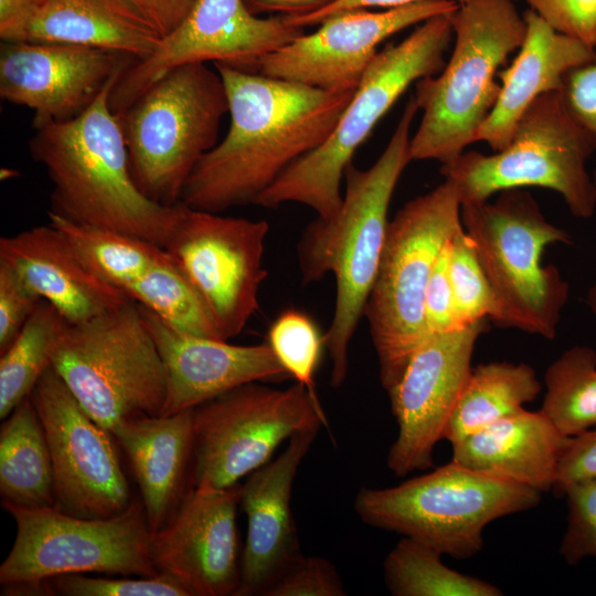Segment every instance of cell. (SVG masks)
Segmentation results:
<instances>
[{"instance_id": "5bb4252c", "label": "cell", "mask_w": 596, "mask_h": 596, "mask_svg": "<svg viewBox=\"0 0 596 596\" xmlns=\"http://www.w3.org/2000/svg\"><path fill=\"white\" fill-rule=\"evenodd\" d=\"M264 220L223 216L180 202L164 248L206 308L222 340L237 337L259 309L267 277Z\"/></svg>"}, {"instance_id": "ffe728a7", "label": "cell", "mask_w": 596, "mask_h": 596, "mask_svg": "<svg viewBox=\"0 0 596 596\" xmlns=\"http://www.w3.org/2000/svg\"><path fill=\"white\" fill-rule=\"evenodd\" d=\"M135 61L119 52L77 44L2 42L0 96L32 109L34 129L71 120Z\"/></svg>"}, {"instance_id": "30bf717a", "label": "cell", "mask_w": 596, "mask_h": 596, "mask_svg": "<svg viewBox=\"0 0 596 596\" xmlns=\"http://www.w3.org/2000/svg\"><path fill=\"white\" fill-rule=\"evenodd\" d=\"M595 138L574 118L562 92H550L520 118L510 142L492 155L464 151L441 164L461 205L488 201L509 189L540 187L557 192L571 214L590 219L596 211V184L586 161Z\"/></svg>"}, {"instance_id": "4dcf8cb0", "label": "cell", "mask_w": 596, "mask_h": 596, "mask_svg": "<svg viewBox=\"0 0 596 596\" xmlns=\"http://www.w3.org/2000/svg\"><path fill=\"white\" fill-rule=\"evenodd\" d=\"M49 217L50 223L70 238L89 266L124 292L170 256L164 247L141 237L76 223L52 212H49Z\"/></svg>"}, {"instance_id": "836d02e7", "label": "cell", "mask_w": 596, "mask_h": 596, "mask_svg": "<svg viewBox=\"0 0 596 596\" xmlns=\"http://www.w3.org/2000/svg\"><path fill=\"white\" fill-rule=\"evenodd\" d=\"M125 292L178 330L222 340L206 308L171 255Z\"/></svg>"}, {"instance_id": "7402d4cb", "label": "cell", "mask_w": 596, "mask_h": 596, "mask_svg": "<svg viewBox=\"0 0 596 596\" xmlns=\"http://www.w3.org/2000/svg\"><path fill=\"white\" fill-rule=\"evenodd\" d=\"M139 307L167 372V396L160 415L194 408L247 383L288 375L268 343L237 345L187 333Z\"/></svg>"}, {"instance_id": "9a60e30c", "label": "cell", "mask_w": 596, "mask_h": 596, "mask_svg": "<svg viewBox=\"0 0 596 596\" xmlns=\"http://www.w3.org/2000/svg\"><path fill=\"white\" fill-rule=\"evenodd\" d=\"M284 17H259L243 0H196L182 22L146 58L119 76L109 95L119 115L171 70L207 62L256 73L267 55L305 33Z\"/></svg>"}, {"instance_id": "d590c367", "label": "cell", "mask_w": 596, "mask_h": 596, "mask_svg": "<svg viewBox=\"0 0 596 596\" xmlns=\"http://www.w3.org/2000/svg\"><path fill=\"white\" fill-rule=\"evenodd\" d=\"M267 339L268 345L287 374L302 384L319 402L315 374L326 339L312 319L299 310H285L270 324Z\"/></svg>"}, {"instance_id": "ba28073f", "label": "cell", "mask_w": 596, "mask_h": 596, "mask_svg": "<svg viewBox=\"0 0 596 596\" xmlns=\"http://www.w3.org/2000/svg\"><path fill=\"white\" fill-rule=\"evenodd\" d=\"M542 492L451 459L386 488H362L354 509L368 525L430 545L457 560L483 547L485 528L536 507Z\"/></svg>"}, {"instance_id": "7c38bea8", "label": "cell", "mask_w": 596, "mask_h": 596, "mask_svg": "<svg viewBox=\"0 0 596 596\" xmlns=\"http://www.w3.org/2000/svg\"><path fill=\"white\" fill-rule=\"evenodd\" d=\"M17 533L0 565V584L44 581L65 574L147 577L159 574L150 554L152 531L143 504L134 500L108 518H82L55 505H2Z\"/></svg>"}, {"instance_id": "d6a6232c", "label": "cell", "mask_w": 596, "mask_h": 596, "mask_svg": "<svg viewBox=\"0 0 596 596\" xmlns=\"http://www.w3.org/2000/svg\"><path fill=\"white\" fill-rule=\"evenodd\" d=\"M67 321L50 302L36 308L0 359V418H6L29 397L51 366L61 332Z\"/></svg>"}, {"instance_id": "60d3db41", "label": "cell", "mask_w": 596, "mask_h": 596, "mask_svg": "<svg viewBox=\"0 0 596 596\" xmlns=\"http://www.w3.org/2000/svg\"><path fill=\"white\" fill-rule=\"evenodd\" d=\"M40 301L18 272L0 260V353L14 340Z\"/></svg>"}, {"instance_id": "3957f363", "label": "cell", "mask_w": 596, "mask_h": 596, "mask_svg": "<svg viewBox=\"0 0 596 596\" xmlns=\"http://www.w3.org/2000/svg\"><path fill=\"white\" fill-rule=\"evenodd\" d=\"M120 71L77 117L35 128L31 157L52 183L51 210L70 221L115 230L164 247L180 210L137 187L121 125L109 105Z\"/></svg>"}, {"instance_id": "603a6c76", "label": "cell", "mask_w": 596, "mask_h": 596, "mask_svg": "<svg viewBox=\"0 0 596 596\" xmlns=\"http://www.w3.org/2000/svg\"><path fill=\"white\" fill-rule=\"evenodd\" d=\"M0 260L13 267L68 323L89 320L131 301L92 268L70 238L51 223L2 236Z\"/></svg>"}, {"instance_id": "f35d334b", "label": "cell", "mask_w": 596, "mask_h": 596, "mask_svg": "<svg viewBox=\"0 0 596 596\" xmlns=\"http://www.w3.org/2000/svg\"><path fill=\"white\" fill-rule=\"evenodd\" d=\"M345 589L336 567L319 556L298 557L266 596H344Z\"/></svg>"}, {"instance_id": "ee69618b", "label": "cell", "mask_w": 596, "mask_h": 596, "mask_svg": "<svg viewBox=\"0 0 596 596\" xmlns=\"http://www.w3.org/2000/svg\"><path fill=\"white\" fill-rule=\"evenodd\" d=\"M596 477V427L570 439L561 458L553 492L561 496L575 481Z\"/></svg>"}, {"instance_id": "484cf974", "label": "cell", "mask_w": 596, "mask_h": 596, "mask_svg": "<svg viewBox=\"0 0 596 596\" xmlns=\"http://www.w3.org/2000/svg\"><path fill=\"white\" fill-rule=\"evenodd\" d=\"M570 439L540 409L524 408L451 445V459L543 493L553 490Z\"/></svg>"}, {"instance_id": "e575fe53", "label": "cell", "mask_w": 596, "mask_h": 596, "mask_svg": "<svg viewBox=\"0 0 596 596\" xmlns=\"http://www.w3.org/2000/svg\"><path fill=\"white\" fill-rule=\"evenodd\" d=\"M448 273L458 328L481 319L492 321L497 313L496 297L464 226L449 241Z\"/></svg>"}, {"instance_id": "4316f807", "label": "cell", "mask_w": 596, "mask_h": 596, "mask_svg": "<svg viewBox=\"0 0 596 596\" xmlns=\"http://www.w3.org/2000/svg\"><path fill=\"white\" fill-rule=\"evenodd\" d=\"M161 39L129 0H40L26 41L104 49L139 61Z\"/></svg>"}, {"instance_id": "b9f144b4", "label": "cell", "mask_w": 596, "mask_h": 596, "mask_svg": "<svg viewBox=\"0 0 596 596\" xmlns=\"http://www.w3.org/2000/svg\"><path fill=\"white\" fill-rule=\"evenodd\" d=\"M449 241L435 264L426 289L425 320L429 334L443 333L458 328L448 273Z\"/></svg>"}, {"instance_id": "52a82bcc", "label": "cell", "mask_w": 596, "mask_h": 596, "mask_svg": "<svg viewBox=\"0 0 596 596\" xmlns=\"http://www.w3.org/2000/svg\"><path fill=\"white\" fill-rule=\"evenodd\" d=\"M461 223L496 297L492 321L554 339L570 286L554 265H542V255L553 244H570L571 235L549 222L524 189L461 205Z\"/></svg>"}, {"instance_id": "f6af8a7d", "label": "cell", "mask_w": 596, "mask_h": 596, "mask_svg": "<svg viewBox=\"0 0 596 596\" xmlns=\"http://www.w3.org/2000/svg\"><path fill=\"white\" fill-rule=\"evenodd\" d=\"M163 38L187 17L196 0H129Z\"/></svg>"}, {"instance_id": "2e32d148", "label": "cell", "mask_w": 596, "mask_h": 596, "mask_svg": "<svg viewBox=\"0 0 596 596\" xmlns=\"http://www.w3.org/2000/svg\"><path fill=\"white\" fill-rule=\"evenodd\" d=\"M49 445L55 507L82 518H108L131 503L113 435L81 406L50 366L30 394Z\"/></svg>"}, {"instance_id": "e0dca14e", "label": "cell", "mask_w": 596, "mask_h": 596, "mask_svg": "<svg viewBox=\"0 0 596 596\" xmlns=\"http://www.w3.org/2000/svg\"><path fill=\"white\" fill-rule=\"evenodd\" d=\"M489 319L430 334L387 393L397 436L386 464L398 477L433 467V454L471 372V359Z\"/></svg>"}, {"instance_id": "ac0fdd59", "label": "cell", "mask_w": 596, "mask_h": 596, "mask_svg": "<svg viewBox=\"0 0 596 596\" xmlns=\"http://www.w3.org/2000/svg\"><path fill=\"white\" fill-rule=\"evenodd\" d=\"M458 7L456 0H418L380 11L339 12L264 57L256 73L326 91H355L383 41Z\"/></svg>"}, {"instance_id": "bcb514c9", "label": "cell", "mask_w": 596, "mask_h": 596, "mask_svg": "<svg viewBox=\"0 0 596 596\" xmlns=\"http://www.w3.org/2000/svg\"><path fill=\"white\" fill-rule=\"evenodd\" d=\"M40 0H0L2 42H25Z\"/></svg>"}, {"instance_id": "681fc988", "label": "cell", "mask_w": 596, "mask_h": 596, "mask_svg": "<svg viewBox=\"0 0 596 596\" xmlns=\"http://www.w3.org/2000/svg\"><path fill=\"white\" fill-rule=\"evenodd\" d=\"M585 301L590 311L596 316V283L588 289Z\"/></svg>"}, {"instance_id": "d6986e66", "label": "cell", "mask_w": 596, "mask_h": 596, "mask_svg": "<svg viewBox=\"0 0 596 596\" xmlns=\"http://www.w3.org/2000/svg\"><path fill=\"white\" fill-rule=\"evenodd\" d=\"M242 485L193 487L170 520L152 532L151 560L191 596H236L241 556L236 525Z\"/></svg>"}, {"instance_id": "ab89813d", "label": "cell", "mask_w": 596, "mask_h": 596, "mask_svg": "<svg viewBox=\"0 0 596 596\" xmlns=\"http://www.w3.org/2000/svg\"><path fill=\"white\" fill-rule=\"evenodd\" d=\"M554 31L596 49V0H525Z\"/></svg>"}, {"instance_id": "8fae6325", "label": "cell", "mask_w": 596, "mask_h": 596, "mask_svg": "<svg viewBox=\"0 0 596 596\" xmlns=\"http://www.w3.org/2000/svg\"><path fill=\"white\" fill-rule=\"evenodd\" d=\"M51 366L110 434L126 419L162 412L166 368L134 300L83 322H66Z\"/></svg>"}, {"instance_id": "4fadbf2b", "label": "cell", "mask_w": 596, "mask_h": 596, "mask_svg": "<svg viewBox=\"0 0 596 596\" xmlns=\"http://www.w3.org/2000/svg\"><path fill=\"white\" fill-rule=\"evenodd\" d=\"M327 426L320 402L300 383L252 382L193 408V487L227 488L269 461L295 434Z\"/></svg>"}, {"instance_id": "9c48e42d", "label": "cell", "mask_w": 596, "mask_h": 596, "mask_svg": "<svg viewBox=\"0 0 596 596\" xmlns=\"http://www.w3.org/2000/svg\"><path fill=\"white\" fill-rule=\"evenodd\" d=\"M226 114L227 95L215 67L181 65L150 85L117 115L139 190L159 204H178L196 164L219 142Z\"/></svg>"}, {"instance_id": "5b68a950", "label": "cell", "mask_w": 596, "mask_h": 596, "mask_svg": "<svg viewBox=\"0 0 596 596\" xmlns=\"http://www.w3.org/2000/svg\"><path fill=\"white\" fill-rule=\"evenodd\" d=\"M454 46L443 70L415 84L421 123L411 137L412 160L456 159L476 135L500 92L499 67L520 47L525 21L513 0H472L451 18Z\"/></svg>"}, {"instance_id": "d4e9b609", "label": "cell", "mask_w": 596, "mask_h": 596, "mask_svg": "<svg viewBox=\"0 0 596 596\" xmlns=\"http://www.w3.org/2000/svg\"><path fill=\"white\" fill-rule=\"evenodd\" d=\"M111 435L126 454L138 482L150 530L161 529L184 498L193 459V408L140 416L119 423Z\"/></svg>"}, {"instance_id": "f546056e", "label": "cell", "mask_w": 596, "mask_h": 596, "mask_svg": "<svg viewBox=\"0 0 596 596\" xmlns=\"http://www.w3.org/2000/svg\"><path fill=\"white\" fill-rule=\"evenodd\" d=\"M443 553L403 536L383 564L384 582L394 596H501L503 592L443 562Z\"/></svg>"}, {"instance_id": "8d00e7d4", "label": "cell", "mask_w": 596, "mask_h": 596, "mask_svg": "<svg viewBox=\"0 0 596 596\" xmlns=\"http://www.w3.org/2000/svg\"><path fill=\"white\" fill-rule=\"evenodd\" d=\"M47 595L63 596H191L175 577L153 576L93 577L65 574L45 579Z\"/></svg>"}, {"instance_id": "f1b7e54d", "label": "cell", "mask_w": 596, "mask_h": 596, "mask_svg": "<svg viewBox=\"0 0 596 596\" xmlns=\"http://www.w3.org/2000/svg\"><path fill=\"white\" fill-rule=\"evenodd\" d=\"M541 390L535 371L526 363L492 361L472 368L444 439L454 445L491 423L524 409Z\"/></svg>"}, {"instance_id": "7bdbcfd3", "label": "cell", "mask_w": 596, "mask_h": 596, "mask_svg": "<svg viewBox=\"0 0 596 596\" xmlns=\"http://www.w3.org/2000/svg\"><path fill=\"white\" fill-rule=\"evenodd\" d=\"M562 93L574 118L596 140V61L570 72ZM593 179L596 184V169Z\"/></svg>"}, {"instance_id": "83f0119b", "label": "cell", "mask_w": 596, "mask_h": 596, "mask_svg": "<svg viewBox=\"0 0 596 596\" xmlns=\"http://www.w3.org/2000/svg\"><path fill=\"white\" fill-rule=\"evenodd\" d=\"M0 496L2 505H55L51 454L30 396L4 418L0 428Z\"/></svg>"}, {"instance_id": "1f68e13d", "label": "cell", "mask_w": 596, "mask_h": 596, "mask_svg": "<svg viewBox=\"0 0 596 596\" xmlns=\"http://www.w3.org/2000/svg\"><path fill=\"white\" fill-rule=\"evenodd\" d=\"M540 412L568 438L596 427V351L573 345L544 373Z\"/></svg>"}, {"instance_id": "6da1fadb", "label": "cell", "mask_w": 596, "mask_h": 596, "mask_svg": "<svg viewBox=\"0 0 596 596\" xmlns=\"http://www.w3.org/2000/svg\"><path fill=\"white\" fill-rule=\"evenodd\" d=\"M213 65L226 91L230 127L196 164L180 202L222 213L255 204L286 169L320 147L355 91H326Z\"/></svg>"}, {"instance_id": "7a4b0ae2", "label": "cell", "mask_w": 596, "mask_h": 596, "mask_svg": "<svg viewBox=\"0 0 596 596\" xmlns=\"http://www.w3.org/2000/svg\"><path fill=\"white\" fill-rule=\"evenodd\" d=\"M418 111L412 97L377 160L368 169L350 163L339 211L318 217L304 230L297 258L304 284L336 278V304L324 334L331 360V385L343 384L349 347L372 289L390 220L389 207L397 182L412 161L411 127Z\"/></svg>"}, {"instance_id": "cb8c5ba5", "label": "cell", "mask_w": 596, "mask_h": 596, "mask_svg": "<svg viewBox=\"0 0 596 596\" xmlns=\"http://www.w3.org/2000/svg\"><path fill=\"white\" fill-rule=\"evenodd\" d=\"M526 30L509 67L499 72L500 92L476 135L493 151L511 140L522 115L540 96L562 92L573 70L596 61L594 49L550 28L531 9L523 14Z\"/></svg>"}, {"instance_id": "277c9868", "label": "cell", "mask_w": 596, "mask_h": 596, "mask_svg": "<svg viewBox=\"0 0 596 596\" xmlns=\"http://www.w3.org/2000/svg\"><path fill=\"white\" fill-rule=\"evenodd\" d=\"M453 13L425 20L403 41L379 51L329 138L286 169L255 204L277 209L299 203L318 217L333 216L342 203L344 171L356 149L412 84L445 66L454 41Z\"/></svg>"}, {"instance_id": "7dc6e473", "label": "cell", "mask_w": 596, "mask_h": 596, "mask_svg": "<svg viewBox=\"0 0 596 596\" xmlns=\"http://www.w3.org/2000/svg\"><path fill=\"white\" fill-rule=\"evenodd\" d=\"M418 0H338L334 3L307 15L301 17H284L291 25L306 29L308 26H315L320 24L327 18L337 14L339 12L356 10V9H372L382 8L391 9L402 7L408 3H413ZM459 4L470 2L472 0H456Z\"/></svg>"}, {"instance_id": "44dd1931", "label": "cell", "mask_w": 596, "mask_h": 596, "mask_svg": "<svg viewBox=\"0 0 596 596\" xmlns=\"http://www.w3.org/2000/svg\"><path fill=\"white\" fill-rule=\"evenodd\" d=\"M318 428L295 434L285 450L251 472L241 489L247 518L236 596H266L268 589L302 554L291 513L292 483Z\"/></svg>"}, {"instance_id": "c3c4849f", "label": "cell", "mask_w": 596, "mask_h": 596, "mask_svg": "<svg viewBox=\"0 0 596 596\" xmlns=\"http://www.w3.org/2000/svg\"><path fill=\"white\" fill-rule=\"evenodd\" d=\"M248 10L265 17H301L317 12L338 0H243Z\"/></svg>"}, {"instance_id": "8992f818", "label": "cell", "mask_w": 596, "mask_h": 596, "mask_svg": "<svg viewBox=\"0 0 596 596\" xmlns=\"http://www.w3.org/2000/svg\"><path fill=\"white\" fill-rule=\"evenodd\" d=\"M461 226V202L448 180L408 201L389 223L364 309L387 393L430 336L425 320L426 289L444 246Z\"/></svg>"}, {"instance_id": "74e56055", "label": "cell", "mask_w": 596, "mask_h": 596, "mask_svg": "<svg viewBox=\"0 0 596 596\" xmlns=\"http://www.w3.org/2000/svg\"><path fill=\"white\" fill-rule=\"evenodd\" d=\"M568 514L560 554L570 565L596 558V477L567 485L562 491Z\"/></svg>"}]
</instances>
